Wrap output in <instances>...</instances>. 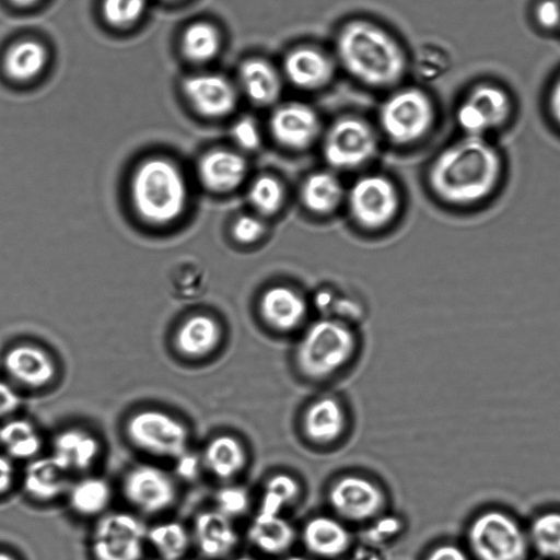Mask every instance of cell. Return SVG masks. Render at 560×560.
I'll use <instances>...</instances> for the list:
<instances>
[{"label":"cell","mask_w":560,"mask_h":560,"mask_svg":"<svg viewBox=\"0 0 560 560\" xmlns=\"http://www.w3.org/2000/svg\"><path fill=\"white\" fill-rule=\"evenodd\" d=\"M502 176L498 150L481 137L465 136L433 161L429 183L443 201L455 206L478 203L490 196Z\"/></svg>","instance_id":"cell-1"},{"label":"cell","mask_w":560,"mask_h":560,"mask_svg":"<svg viewBox=\"0 0 560 560\" xmlns=\"http://www.w3.org/2000/svg\"><path fill=\"white\" fill-rule=\"evenodd\" d=\"M337 52L348 72L369 85L394 84L405 70V57L397 43L368 22L345 26L338 36Z\"/></svg>","instance_id":"cell-2"},{"label":"cell","mask_w":560,"mask_h":560,"mask_svg":"<svg viewBox=\"0 0 560 560\" xmlns=\"http://www.w3.org/2000/svg\"><path fill=\"white\" fill-rule=\"evenodd\" d=\"M132 201L139 215L154 224L176 220L187 201V187L178 168L165 159H150L136 171Z\"/></svg>","instance_id":"cell-3"},{"label":"cell","mask_w":560,"mask_h":560,"mask_svg":"<svg viewBox=\"0 0 560 560\" xmlns=\"http://www.w3.org/2000/svg\"><path fill=\"white\" fill-rule=\"evenodd\" d=\"M354 346V336L343 323L322 319L311 325L300 340L296 364L306 377L326 378L348 362Z\"/></svg>","instance_id":"cell-4"},{"label":"cell","mask_w":560,"mask_h":560,"mask_svg":"<svg viewBox=\"0 0 560 560\" xmlns=\"http://www.w3.org/2000/svg\"><path fill=\"white\" fill-rule=\"evenodd\" d=\"M467 540L477 560H526L529 540L520 523L510 514L489 510L469 525Z\"/></svg>","instance_id":"cell-5"},{"label":"cell","mask_w":560,"mask_h":560,"mask_svg":"<svg viewBox=\"0 0 560 560\" xmlns=\"http://www.w3.org/2000/svg\"><path fill=\"white\" fill-rule=\"evenodd\" d=\"M380 125L395 143L406 144L422 138L434 119L433 105L419 90L409 89L392 95L381 107Z\"/></svg>","instance_id":"cell-6"},{"label":"cell","mask_w":560,"mask_h":560,"mask_svg":"<svg viewBox=\"0 0 560 560\" xmlns=\"http://www.w3.org/2000/svg\"><path fill=\"white\" fill-rule=\"evenodd\" d=\"M127 435L135 445L154 455L176 459L187 452L186 427L160 410H143L130 417Z\"/></svg>","instance_id":"cell-7"},{"label":"cell","mask_w":560,"mask_h":560,"mask_svg":"<svg viewBox=\"0 0 560 560\" xmlns=\"http://www.w3.org/2000/svg\"><path fill=\"white\" fill-rule=\"evenodd\" d=\"M377 140L362 119L343 117L327 130L323 141L325 161L338 170H352L368 162L376 152Z\"/></svg>","instance_id":"cell-8"},{"label":"cell","mask_w":560,"mask_h":560,"mask_svg":"<svg viewBox=\"0 0 560 560\" xmlns=\"http://www.w3.org/2000/svg\"><path fill=\"white\" fill-rule=\"evenodd\" d=\"M147 530L128 513H112L95 526L91 549L95 560H140Z\"/></svg>","instance_id":"cell-9"},{"label":"cell","mask_w":560,"mask_h":560,"mask_svg":"<svg viewBox=\"0 0 560 560\" xmlns=\"http://www.w3.org/2000/svg\"><path fill=\"white\" fill-rule=\"evenodd\" d=\"M399 206L394 184L382 175H365L357 179L348 192V208L354 221L368 229L387 224Z\"/></svg>","instance_id":"cell-10"},{"label":"cell","mask_w":560,"mask_h":560,"mask_svg":"<svg viewBox=\"0 0 560 560\" xmlns=\"http://www.w3.org/2000/svg\"><path fill=\"white\" fill-rule=\"evenodd\" d=\"M511 114L506 93L494 85L481 84L468 94L457 109L456 118L466 136L481 137L500 128Z\"/></svg>","instance_id":"cell-11"},{"label":"cell","mask_w":560,"mask_h":560,"mask_svg":"<svg viewBox=\"0 0 560 560\" xmlns=\"http://www.w3.org/2000/svg\"><path fill=\"white\" fill-rule=\"evenodd\" d=\"M328 501L337 514L349 521H366L384 506V493L371 480L347 475L338 478L328 490Z\"/></svg>","instance_id":"cell-12"},{"label":"cell","mask_w":560,"mask_h":560,"mask_svg":"<svg viewBox=\"0 0 560 560\" xmlns=\"http://www.w3.org/2000/svg\"><path fill=\"white\" fill-rule=\"evenodd\" d=\"M127 500L145 513H158L172 505L176 487L167 472L152 465L130 469L122 483Z\"/></svg>","instance_id":"cell-13"},{"label":"cell","mask_w":560,"mask_h":560,"mask_svg":"<svg viewBox=\"0 0 560 560\" xmlns=\"http://www.w3.org/2000/svg\"><path fill=\"white\" fill-rule=\"evenodd\" d=\"M269 129L279 144L301 150L315 141L319 135L320 122L317 114L307 105L289 103L273 110Z\"/></svg>","instance_id":"cell-14"},{"label":"cell","mask_w":560,"mask_h":560,"mask_svg":"<svg viewBox=\"0 0 560 560\" xmlns=\"http://www.w3.org/2000/svg\"><path fill=\"white\" fill-rule=\"evenodd\" d=\"M184 92L196 110L207 117L225 116L236 104L234 88L217 74H198L186 79Z\"/></svg>","instance_id":"cell-15"},{"label":"cell","mask_w":560,"mask_h":560,"mask_svg":"<svg viewBox=\"0 0 560 560\" xmlns=\"http://www.w3.org/2000/svg\"><path fill=\"white\" fill-rule=\"evenodd\" d=\"M246 171V161L242 155L223 149L208 152L198 165L201 183L218 192L236 188L243 182Z\"/></svg>","instance_id":"cell-16"},{"label":"cell","mask_w":560,"mask_h":560,"mask_svg":"<svg viewBox=\"0 0 560 560\" xmlns=\"http://www.w3.org/2000/svg\"><path fill=\"white\" fill-rule=\"evenodd\" d=\"M262 319L272 328L288 331L295 328L306 314L304 299L294 290L276 285L267 289L259 301Z\"/></svg>","instance_id":"cell-17"},{"label":"cell","mask_w":560,"mask_h":560,"mask_svg":"<svg viewBox=\"0 0 560 560\" xmlns=\"http://www.w3.org/2000/svg\"><path fill=\"white\" fill-rule=\"evenodd\" d=\"M195 540L206 558L220 559L235 548L237 534L230 517L220 511H206L195 521Z\"/></svg>","instance_id":"cell-18"},{"label":"cell","mask_w":560,"mask_h":560,"mask_svg":"<svg viewBox=\"0 0 560 560\" xmlns=\"http://www.w3.org/2000/svg\"><path fill=\"white\" fill-rule=\"evenodd\" d=\"M3 364L13 378L31 387L46 385L56 373L55 364L47 353L28 345L10 349L4 357Z\"/></svg>","instance_id":"cell-19"},{"label":"cell","mask_w":560,"mask_h":560,"mask_svg":"<svg viewBox=\"0 0 560 560\" xmlns=\"http://www.w3.org/2000/svg\"><path fill=\"white\" fill-rule=\"evenodd\" d=\"M288 80L304 90L324 86L330 80L334 68L323 52L308 47L298 48L288 54L283 63Z\"/></svg>","instance_id":"cell-20"},{"label":"cell","mask_w":560,"mask_h":560,"mask_svg":"<svg viewBox=\"0 0 560 560\" xmlns=\"http://www.w3.org/2000/svg\"><path fill=\"white\" fill-rule=\"evenodd\" d=\"M302 540L305 548L320 558H336L342 555L350 545V533L336 518L316 516L304 526Z\"/></svg>","instance_id":"cell-21"},{"label":"cell","mask_w":560,"mask_h":560,"mask_svg":"<svg viewBox=\"0 0 560 560\" xmlns=\"http://www.w3.org/2000/svg\"><path fill=\"white\" fill-rule=\"evenodd\" d=\"M346 424L345 412L334 398H322L305 411L303 429L305 435L315 443L326 444L337 440Z\"/></svg>","instance_id":"cell-22"},{"label":"cell","mask_w":560,"mask_h":560,"mask_svg":"<svg viewBox=\"0 0 560 560\" xmlns=\"http://www.w3.org/2000/svg\"><path fill=\"white\" fill-rule=\"evenodd\" d=\"M238 79L249 101L259 106L276 102L281 91L277 71L262 59L252 58L244 61L238 71Z\"/></svg>","instance_id":"cell-23"},{"label":"cell","mask_w":560,"mask_h":560,"mask_svg":"<svg viewBox=\"0 0 560 560\" xmlns=\"http://www.w3.org/2000/svg\"><path fill=\"white\" fill-rule=\"evenodd\" d=\"M100 453L98 441L81 429H68L59 433L54 441V454L69 470H85Z\"/></svg>","instance_id":"cell-24"},{"label":"cell","mask_w":560,"mask_h":560,"mask_svg":"<svg viewBox=\"0 0 560 560\" xmlns=\"http://www.w3.org/2000/svg\"><path fill=\"white\" fill-rule=\"evenodd\" d=\"M68 470L54 456L31 462L24 474V488L38 500H51L60 495L68 485Z\"/></svg>","instance_id":"cell-25"},{"label":"cell","mask_w":560,"mask_h":560,"mask_svg":"<svg viewBox=\"0 0 560 560\" xmlns=\"http://www.w3.org/2000/svg\"><path fill=\"white\" fill-rule=\"evenodd\" d=\"M247 537L261 552L276 556L290 549L295 539V530L280 515L257 514L249 525Z\"/></svg>","instance_id":"cell-26"},{"label":"cell","mask_w":560,"mask_h":560,"mask_svg":"<svg viewBox=\"0 0 560 560\" xmlns=\"http://www.w3.org/2000/svg\"><path fill=\"white\" fill-rule=\"evenodd\" d=\"M246 462L245 450L231 435L213 438L206 446L202 463L215 477L229 479L237 475Z\"/></svg>","instance_id":"cell-27"},{"label":"cell","mask_w":560,"mask_h":560,"mask_svg":"<svg viewBox=\"0 0 560 560\" xmlns=\"http://www.w3.org/2000/svg\"><path fill=\"white\" fill-rule=\"evenodd\" d=\"M219 340V325L206 315H197L186 320L176 336L177 348L188 357L208 354L217 347Z\"/></svg>","instance_id":"cell-28"},{"label":"cell","mask_w":560,"mask_h":560,"mask_svg":"<svg viewBox=\"0 0 560 560\" xmlns=\"http://www.w3.org/2000/svg\"><path fill=\"white\" fill-rule=\"evenodd\" d=\"M303 205L315 213H330L340 203L343 189L339 179L329 172L308 175L301 187Z\"/></svg>","instance_id":"cell-29"},{"label":"cell","mask_w":560,"mask_h":560,"mask_svg":"<svg viewBox=\"0 0 560 560\" xmlns=\"http://www.w3.org/2000/svg\"><path fill=\"white\" fill-rule=\"evenodd\" d=\"M47 60L45 47L35 40H23L9 48L4 56L5 73L18 81L37 75Z\"/></svg>","instance_id":"cell-30"},{"label":"cell","mask_w":560,"mask_h":560,"mask_svg":"<svg viewBox=\"0 0 560 560\" xmlns=\"http://www.w3.org/2000/svg\"><path fill=\"white\" fill-rule=\"evenodd\" d=\"M0 443L14 458H32L40 450L42 439L27 420L15 419L0 428Z\"/></svg>","instance_id":"cell-31"},{"label":"cell","mask_w":560,"mask_h":560,"mask_svg":"<svg viewBox=\"0 0 560 560\" xmlns=\"http://www.w3.org/2000/svg\"><path fill=\"white\" fill-rule=\"evenodd\" d=\"M110 497L108 483L96 477L78 481L69 492L70 505L82 515H95L102 512L108 505Z\"/></svg>","instance_id":"cell-32"},{"label":"cell","mask_w":560,"mask_h":560,"mask_svg":"<svg viewBox=\"0 0 560 560\" xmlns=\"http://www.w3.org/2000/svg\"><path fill=\"white\" fill-rule=\"evenodd\" d=\"M147 539L162 560H180L189 548V535L177 522L153 526L147 532Z\"/></svg>","instance_id":"cell-33"},{"label":"cell","mask_w":560,"mask_h":560,"mask_svg":"<svg viewBox=\"0 0 560 560\" xmlns=\"http://www.w3.org/2000/svg\"><path fill=\"white\" fill-rule=\"evenodd\" d=\"M529 545L542 557L560 558V512L538 515L527 532Z\"/></svg>","instance_id":"cell-34"},{"label":"cell","mask_w":560,"mask_h":560,"mask_svg":"<svg viewBox=\"0 0 560 560\" xmlns=\"http://www.w3.org/2000/svg\"><path fill=\"white\" fill-rule=\"evenodd\" d=\"M299 493V483L292 476L273 475L265 485L258 514L280 515L281 510L293 503Z\"/></svg>","instance_id":"cell-35"},{"label":"cell","mask_w":560,"mask_h":560,"mask_svg":"<svg viewBox=\"0 0 560 560\" xmlns=\"http://www.w3.org/2000/svg\"><path fill=\"white\" fill-rule=\"evenodd\" d=\"M182 44L187 58L196 62H205L217 55L220 48V36L212 25L196 23L185 31Z\"/></svg>","instance_id":"cell-36"},{"label":"cell","mask_w":560,"mask_h":560,"mask_svg":"<svg viewBox=\"0 0 560 560\" xmlns=\"http://www.w3.org/2000/svg\"><path fill=\"white\" fill-rule=\"evenodd\" d=\"M247 195L250 205L264 215L276 213L284 198L281 183L271 175H260L254 179Z\"/></svg>","instance_id":"cell-37"},{"label":"cell","mask_w":560,"mask_h":560,"mask_svg":"<svg viewBox=\"0 0 560 560\" xmlns=\"http://www.w3.org/2000/svg\"><path fill=\"white\" fill-rule=\"evenodd\" d=\"M145 0H104L103 14L114 26H128L143 14Z\"/></svg>","instance_id":"cell-38"},{"label":"cell","mask_w":560,"mask_h":560,"mask_svg":"<svg viewBox=\"0 0 560 560\" xmlns=\"http://www.w3.org/2000/svg\"><path fill=\"white\" fill-rule=\"evenodd\" d=\"M215 501L218 511L231 518L246 512L249 504V497L245 489L237 486H230L217 492Z\"/></svg>","instance_id":"cell-39"},{"label":"cell","mask_w":560,"mask_h":560,"mask_svg":"<svg viewBox=\"0 0 560 560\" xmlns=\"http://www.w3.org/2000/svg\"><path fill=\"white\" fill-rule=\"evenodd\" d=\"M232 233L237 242L250 244L262 236L265 233V224L256 215L242 214L234 221Z\"/></svg>","instance_id":"cell-40"},{"label":"cell","mask_w":560,"mask_h":560,"mask_svg":"<svg viewBox=\"0 0 560 560\" xmlns=\"http://www.w3.org/2000/svg\"><path fill=\"white\" fill-rule=\"evenodd\" d=\"M235 142L245 150H254L260 144V132L253 118L244 117L237 120L232 128Z\"/></svg>","instance_id":"cell-41"},{"label":"cell","mask_w":560,"mask_h":560,"mask_svg":"<svg viewBox=\"0 0 560 560\" xmlns=\"http://www.w3.org/2000/svg\"><path fill=\"white\" fill-rule=\"evenodd\" d=\"M401 529V522L394 516H384L377 520L372 526L365 530V540L376 545L396 536Z\"/></svg>","instance_id":"cell-42"},{"label":"cell","mask_w":560,"mask_h":560,"mask_svg":"<svg viewBox=\"0 0 560 560\" xmlns=\"http://www.w3.org/2000/svg\"><path fill=\"white\" fill-rule=\"evenodd\" d=\"M536 20L545 28H553L560 23V4L555 0H544L536 8Z\"/></svg>","instance_id":"cell-43"},{"label":"cell","mask_w":560,"mask_h":560,"mask_svg":"<svg viewBox=\"0 0 560 560\" xmlns=\"http://www.w3.org/2000/svg\"><path fill=\"white\" fill-rule=\"evenodd\" d=\"M425 560H469L467 553L456 545L443 544L433 548Z\"/></svg>","instance_id":"cell-44"},{"label":"cell","mask_w":560,"mask_h":560,"mask_svg":"<svg viewBox=\"0 0 560 560\" xmlns=\"http://www.w3.org/2000/svg\"><path fill=\"white\" fill-rule=\"evenodd\" d=\"M20 396L7 383L0 381V417H4L19 408Z\"/></svg>","instance_id":"cell-45"},{"label":"cell","mask_w":560,"mask_h":560,"mask_svg":"<svg viewBox=\"0 0 560 560\" xmlns=\"http://www.w3.org/2000/svg\"><path fill=\"white\" fill-rule=\"evenodd\" d=\"M176 472L182 478L192 479L198 475L200 469V462L197 456L186 452L176 458Z\"/></svg>","instance_id":"cell-46"},{"label":"cell","mask_w":560,"mask_h":560,"mask_svg":"<svg viewBox=\"0 0 560 560\" xmlns=\"http://www.w3.org/2000/svg\"><path fill=\"white\" fill-rule=\"evenodd\" d=\"M14 478V467L11 460L0 455V494L5 492L12 485Z\"/></svg>","instance_id":"cell-47"},{"label":"cell","mask_w":560,"mask_h":560,"mask_svg":"<svg viewBox=\"0 0 560 560\" xmlns=\"http://www.w3.org/2000/svg\"><path fill=\"white\" fill-rule=\"evenodd\" d=\"M550 110L553 119L560 126V79L555 83L550 93Z\"/></svg>","instance_id":"cell-48"},{"label":"cell","mask_w":560,"mask_h":560,"mask_svg":"<svg viewBox=\"0 0 560 560\" xmlns=\"http://www.w3.org/2000/svg\"><path fill=\"white\" fill-rule=\"evenodd\" d=\"M352 560H383V557L366 549H359Z\"/></svg>","instance_id":"cell-49"},{"label":"cell","mask_w":560,"mask_h":560,"mask_svg":"<svg viewBox=\"0 0 560 560\" xmlns=\"http://www.w3.org/2000/svg\"><path fill=\"white\" fill-rule=\"evenodd\" d=\"M11 1L19 5H30V4L35 3L38 0H11Z\"/></svg>","instance_id":"cell-50"},{"label":"cell","mask_w":560,"mask_h":560,"mask_svg":"<svg viewBox=\"0 0 560 560\" xmlns=\"http://www.w3.org/2000/svg\"><path fill=\"white\" fill-rule=\"evenodd\" d=\"M0 560H15L10 553L0 551Z\"/></svg>","instance_id":"cell-51"},{"label":"cell","mask_w":560,"mask_h":560,"mask_svg":"<svg viewBox=\"0 0 560 560\" xmlns=\"http://www.w3.org/2000/svg\"><path fill=\"white\" fill-rule=\"evenodd\" d=\"M282 560H310L307 558H304V557H300V556H290V557H287Z\"/></svg>","instance_id":"cell-52"},{"label":"cell","mask_w":560,"mask_h":560,"mask_svg":"<svg viewBox=\"0 0 560 560\" xmlns=\"http://www.w3.org/2000/svg\"><path fill=\"white\" fill-rule=\"evenodd\" d=\"M233 560H255V559L249 558V557H240V558H235Z\"/></svg>","instance_id":"cell-53"},{"label":"cell","mask_w":560,"mask_h":560,"mask_svg":"<svg viewBox=\"0 0 560 560\" xmlns=\"http://www.w3.org/2000/svg\"><path fill=\"white\" fill-rule=\"evenodd\" d=\"M556 560H560V558H559V559H556Z\"/></svg>","instance_id":"cell-54"}]
</instances>
